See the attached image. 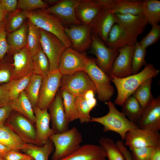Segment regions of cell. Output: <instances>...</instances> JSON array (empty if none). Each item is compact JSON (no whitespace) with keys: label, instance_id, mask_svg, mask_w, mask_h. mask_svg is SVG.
I'll return each instance as SVG.
<instances>
[{"label":"cell","instance_id":"6da1fadb","mask_svg":"<svg viewBox=\"0 0 160 160\" xmlns=\"http://www.w3.org/2000/svg\"><path fill=\"white\" fill-rule=\"evenodd\" d=\"M159 72V70L155 68L153 64L149 63L142 71L135 74L121 78L109 77L117 90L118 94L114 104L121 106L126 100L143 82L156 76Z\"/></svg>","mask_w":160,"mask_h":160},{"label":"cell","instance_id":"7a4b0ae2","mask_svg":"<svg viewBox=\"0 0 160 160\" xmlns=\"http://www.w3.org/2000/svg\"><path fill=\"white\" fill-rule=\"evenodd\" d=\"M109 109L105 116L98 117H91L90 122L100 124L103 126L105 132L111 131L119 134L124 140L126 133L130 130L138 127L137 125L129 120L121 112L115 107L111 101L106 103Z\"/></svg>","mask_w":160,"mask_h":160},{"label":"cell","instance_id":"3957f363","mask_svg":"<svg viewBox=\"0 0 160 160\" xmlns=\"http://www.w3.org/2000/svg\"><path fill=\"white\" fill-rule=\"evenodd\" d=\"M27 19L39 28L56 36L67 48L71 47V42L65 32V28L57 16L44 9L27 11Z\"/></svg>","mask_w":160,"mask_h":160},{"label":"cell","instance_id":"277c9868","mask_svg":"<svg viewBox=\"0 0 160 160\" xmlns=\"http://www.w3.org/2000/svg\"><path fill=\"white\" fill-rule=\"evenodd\" d=\"M49 139L55 148L52 160H59L69 155L81 146L83 141L81 134L75 127L62 133H54Z\"/></svg>","mask_w":160,"mask_h":160},{"label":"cell","instance_id":"5b68a950","mask_svg":"<svg viewBox=\"0 0 160 160\" xmlns=\"http://www.w3.org/2000/svg\"><path fill=\"white\" fill-rule=\"evenodd\" d=\"M84 71L93 83L98 100L104 102L109 101L114 94V88L110 77L98 66L95 58H89Z\"/></svg>","mask_w":160,"mask_h":160},{"label":"cell","instance_id":"8992f818","mask_svg":"<svg viewBox=\"0 0 160 160\" xmlns=\"http://www.w3.org/2000/svg\"><path fill=\"white\" fill-rule=\"evenodd\" d=\"M41 47L47 57L50 65V71L58 70L61 56L67 48L57 36L39 28Z\"/></svg>","mask_w":160,"mask_h":160},{"label":"cell","instance_id":"52a82bcc","mask_svg":"<svg viewBox=\"0 0 160 160\" xmlns=\"http://www.w3.org/2000/svg\"><path fill=\"white\" fill-rule=\"evenodd\" d=\"M60 90H65L76 97L92 90L97 93L95 87L88 74L84 71L62 76L60 82Z\"/></svg>","mask_w":160,"mask_h":160},{"label":"cell","instance_id":"ba28073f","mask_svg":"<svg viewBox=\"0 0 160 160\" xmlns=\"http://www.w3.org/2000/svg\"><path fill=\"white\" fill-rule=\"evenodd\" d=\"M124 145L130 149L145 147H160L159 131L138 127L132 129L126 133Z\"/></svg>","mask_w":160,"mask_h":160},{"label":"cell","instance_id":"9c48e42d","mask_svg":"<svg viewBox=\"0 0 160 160\" xmlns=\"http://www.w3.org/2000/svg\"><path fill=\"white\" fill-rule=\"evenodd\" d=\"M4 124L26 143L39 146L33 123L22 115L17 112L12 113Z\"/></svg>","mask_w":160,"mask_h":160},{"label":"cell","instance_id":"30bf717a","mask_svg":"<svg viewBox=\"0 0 160 160\" xmlns=\"http://www.w3.org/2000/svg\"><path fill=\"white\" fill-rule=\"evenodd\" d=\"M91 53L96 57L98 66L109 76L113 62L119 54L118 49L108 47L99 38L92 34Z\"/></svg>","mask_w":160,"mask_h":160},{"label":"cell","instance_id":"8fae6325","mask_svg":"<svg viewBox=\"0 0 160 160\" xmlns=\"http://www.w3.org/2000/svg\"><path fill=\"white\" fill-rule=\"evenodd\" d=\"M62 76L58 69L49 71L43 77L37 106L41 109H48L58 91Z\"/></svg>","mask_w":160,"mask_h":160},{"label":"cell","instance_id":"7c38bea8","mask_svg":"<svg viewBox=\"0 0 160 160\" xmlns=\"http://www.w3.org/2000/svg\"><path fill=\"white\" fill-rule=\"evenodd\" d=\"M88 58L84 53L67 47L61 56L58 69L62 76L84 71Z\"/></svg>","mask_w":160,"mask_h":160},{"label":"cell","instance_id":"4fadbf2b","mask_svg":"<svg viewBox=\"0 0 160 160\" xmlns=\"http://www.w3.org/2000/svg\"><path fill=\"white\" fill-rule=\"evenodd\" d=\"M65 31L74 49L82 52L90 48L92 41L91 24L71 25L65 28Z\"/></svg>","mask_w":160,"mask_h":160},{"label":"cell","instance_id":"5bb4252c","mask_svg":"<svg viewBox=\"0 0 160 160\" xmlns=\"http://www.w3.org/2000/svg\"><path fill=\"white\" fill-rule=\"evenodd\" d=\"M134 46L127 45L118 49L119 54L113 62L109 77L121 78L133 74L132 61Z\"/></svg>","mask_w":160,"mask_h":160},{"label":"cell","instance_id":"9a60e30c","mask_svg":"<svg viewBox=\"0 0 160 160\" xmlns=\"http://www.w3.org/2000/svg\"><path fill=\"white\" fill-rule=\"evenodd\" d=\"M48 109L51 121L52 129L55 133H62L69 129L70 122L64 111L60 90H58Z\"/></svg>","mask_w":160,"mask_h":160},{"label":"cell","instance_id":"2e32d148","mask_svg":"<svg viewBox=\"0 0 160 160\" xmlns=\"http://www.w3.org/2000/svg\"><path fill=\"white\" fill-rule=\"evenodd\" d=\"M136 125L141 129L160 130V96L154 98L144 108Z\"/></svg>","mask_w":160,"mask_h":160},{"label":"cell","instance_id":"e0dca14e","mask_svg":"<svg viewBox=\"0 0 160 160\" xmlns=\"http://www.w3.org/2000/svg\"><path fill=\"white\" fill-rule=\"evenodd\" d=\"M80 0H61L54 5L44 9L57 16L61 22L71 25L82 24L78 20L75 9Z\"/></svg>","mask_w":160,"mask_h":160},{"label":"cell","instance_id":"ac0fdd59","mask_svg":"<svg viewBox=\"0 0 160 160\" xmlns=\"http://www.w3.org/2000/svg\"><path fill=\"white\" fill-rule=\"evenodd\" d=\"M103 8L113 14L139 15L142 13V1L96 0Z\"/></svg>","mask_w":160,"mask_h":160},{"label":"cell","instance_id":"d6986e66","mask_svg":"<svg viewBox=\"0 0 160 160\" xmlns=\"http://www.w3.org/2000/svg\"><path fill=\"white\" fill-rule=\"evenodd\" d=\"M13 59L10 80L18 79L33 73L32 57L26 46L15 53Z\"/></svg>","mask_w":160,"mask_h":160},{"label":"cell","instance_id":"ffe728a7","mask_svg":"<svg viewBox=\"0 0 160 160\" xmlns=\"http://www.w3.org/2000/svg\"><path fill=\"white\" fill-rule=\"evenodd\" d=\"M115 23L114 14L109 9L103 8L90 24L92 34L99 38L105 44L109 33Z\"/></svg>","mask_w":160,"mask_h":160},{"label":"cell","instance_id":"44dd1931","mask_svg":"<svg viewBox=\"0 0 160 160\" xmlns=\"http://www.w3.org/2000/svg\"><path fill=\"white\" fill-rule=\"evenodd\" d=\"M116 23L137 38L142 33L148 23L143 15L113 14Z\"/></svg>","mask_w":160,"mask_h":160},{"label":"cell","instance_id":"7402d4cb","mask_svg":"<svg viewBox=\"0 0 160 160\" xmlns=\"http://www.w3.org/2000/svg\"><path fill=\"white\" fill-rule=\"evenodd\" d=\"M33 109L35 117L36 140L39 146H41L55 132L49 126L50 118L48 109H41L36 106Z\"/></svg>","mask_w":160,"mask_h":160},{"label":"cell","instance_id":"603a6c76","mask_svg":"<svg viewBox=\"0 0 160 160\" xmlns=\"http://www.w3.org/2000/svg\"><path fill=\"white\" fill-rule=\"evenodd\" d=\"M95 93L89 90L76 97L75 106L78 119L81 124L90 122V111L95 106L97 101L95 98Z\"/></svg>","mask_w":160,"mask_h":160},{"label":"cell","instance_id":"cb8c5ba5","mask_svg":"<svg viewBox=\"0 0 160 160\" xmlns=\"http://www.w3.org/2000/svg\"><path fill=\"white\" fill-rule=\"evenodd\" d=\"M137 41L136 38L116 23L112 27L105 44L110 48L119 49L125 46H134Z\"/></svg>","mask_w":160,"mask_h":160},{"label":"cell","instance_id":"d4e9b609","mask_svg":"<svg viewBox=\"0 0 160 160\" xmlns=\"http://www.w3.org/2000/svg\"><path fill=\"white\" fill-rule=\"evenodd\" d=\"M106 157L105 152L100 146L86 144L59 160H105Z\"/></svg>","mask_w":160,"mask_h":160},{"label":"cell","instance_id":"484cf974","mask_svg":"<svg viewBox=\"0 0 160 160\" xmlns=\"http://www.w3.org/2000/svg\"><path fill=\"white\" fill-rule=\"evenodd\" d=\"M103 8L96 0H80L75 9V14L83 24H90Z\"/></svg>","mask_w":160,"mask_h":160},{"label":"cell","instance_id":"4316f807","mask_svg":"<svg viewBox=\"0 0 160 160\" xmlns=\"http://www.w3.org/2000/svg\"><path fill=\"white\" fill-rule=\"evenodd\" d=\"M28 31L27 21L19 29L7 33V38L9 47L7 53L11 55L26 46Z\"/></svg>","mask_w":160,"mask_h":160},{"label":"cell","instance_id":"83f0119b","mask_svg":"<svg viewBox=\"0 0 160 160\" xmlns=\"http://www.w3.org/2000/svg\"><path fill=\"white\" fill-rule=\"evenodd\" d=\"M9 104L14 111L35 123V117L33 108L25 91L22 92L17 99L10 100Z\"/></svg>","mask_w":160,"mask_h":160},{"label":"cell","instance_id":"f1b7e54d","mask_svg":"<svg viewBox=\"0 0 160 160\" xmlns=\"http://www.w3.org/2000/svg\"><path fill=\"white\" fill-rule=\"evenodd\" d=\"M0 143L11 150H22L26 143L5 124L0 125Z\"/></svg>","mask_w":160,"mask_h":160},{"label":"cell","instance_id":"f546056e","mask_svg":"<svg viewBox=\"0 0 160 160\" xmlns=\"http://www.w3.org/2000/svg\"><path fill=\"white\" fill-rule=\"evenodd\" d=\"M54 149L53 143L49 139L41 146L27 143L22 151L24 153L31 156L34 160H48L49 155Z\"/></svg>","mask_w":160,"mask_h":160},{"label":"cell","instance_id":"4dcf8cb0","mask_svg":"<svg viewBox=\"0 0 160 160\" xmlns=\"http://www.w3.org/2000/svg\"><path fill=\"white\" fill-rule=\"evenodd\" d=\"M121 106V112L129 120L136 124L143 110L137 100L132 95Z\"/></svg>","mask_w":160,"mask_h":160},{"label":"cell","instance_id":"1f68e13d","mask_svg":"<svg viewBox=\"0 0 160 160\" xmlns=\"http://www.w3.org/2000/svg\"><path fill=\"white\" fill-rule=\"evenodd\" d=\"M148 23L158 24L160 21V1L157 0L142 1V13Z\"/></svg>","mask_w":160,"mask_h":160},{"label":"cell","instance_id":"d6a6232c","mask_svg":"<svg viewBox=\"0 0 160 160\" xmlns=\"http://www.w3.org/2000/svg\"><path fill=\"white\" fill-rule=\"evenodd\" d=\"M28 75L17 80H12L2 85L9 92L10 100L17 99L20 94L27 88L33 74Z\"/></svg>","mask_w":160,"mask_h":160},{"label":"cell","instance_id":"836d02e7","mask_svg":"<svg viewBox=\"0 0 160 160\" xmlns=\"http://www.w3.org/2000/svg\"><path fill=\"white\" fill-rule=\"evenodd\" d=\"M27 19V11L17 8L15 11L7 13L6 19V28L7 33L20 28Z\"/></svg>","mask_w":160,"mask_h":160},{"label":"cell","instance_id":"e575fe53","mask_svg":"<svg viewBox=\"0 0 160 160\" xmlns=\"http://www.w3.org/2000/svg\"><path fill=\"white\" fill-rule=\"evenodd\" d=\"M27 22L28 31L26 47L33 57L41 47L40 29L28 19Z\"/></svg>","mask_w":160,"mask_h":160},{"label":"cell","instance_id":"d590c367","mask_svg":"<svg viewBox=\"0 0 160 160\" xmlns=\"http://www.w3.org/2000/svg\"><path fill=\"white\" fill-rule=\"evenodd\" d=\"M152 78H149L143 82L132 95L143 109L154 98L151 92Z\"/></svg>","mask_w":160,"mask_h":160},{"label":"cell","instance_id":"8d00e7d4","mask_svg":"<svg viewBox=\"0 0 160 160\" xmlns=\"http://www.w3.org/2000/svg\"><path fill=\"white\" fill-rule=\"evenodd\" d=\"M34 74L44 77L50 71V65L48 58L41 46L37 52L32 57Z\"/></svg>","mask_w":160,"mask_h":160},{"label":"cell","instance_id":"74e56055","mask_svg":"<svg viewBox=\"0 0 160 160\" xmlns=\"http://www.w3.org/2000/svg\"><path fill=\"white\" fill-rule=\"evenodd\" d=\"M43 77L33 73L25 91L26 95L34 107L37 106L39 95Z\"/></svg>","mask_w":160,"mask_h":160},{"label":"cell","instance_id":"f35d334b","mask_svg":"<svg viewBox=\"0 0 160 160\" xmlns=\"http://www.w3.org/2000/svg\"><path fill=\"white\" fill-rule=\"evenodd\" d=\"M100 146L104 151L108 160H125L121 152L114 141L106 137H101L99 140Z\"/></svg>","mask_w":160,"mask_h":160},{"label":"cell","instance_id":"ab89813d","mask_svg":"<svg viewBox=\"0 0 160 160\" xmlns=\"http://www.w3.org/2000/svg\"><path fill=\"white\" fill-rule=\"evenodd\" d=\"M65 114L70 122L78 119L75 103L76 97L64 90H60Z\"/></svg>","mask_w":160,"mask_h":160},{"label":"cell","instance_id":"60d3db41","mask_svg":"<svg viewBox=\"0 0 160 160\" xmlns=\"http://www.w3.org/2000/svg\"><path fill=\"white\" fill-rule=\"evenodd\" d=\"M146 53V49L137 41L134 46L132 61V74L138 73L143 66L147 64L145 59Z\"/></svg>","mask_w":160,"mask_h":160},{"label":"cell","instance_id":"b9f144b4","mask_svg":"<svg viewBox=\"0 0 160 160\" xmlns=\"http://www.w3.org/2000/svg\"><path fill=\"white\" fill-rule=\"evenodd\" d=\"M9 55L0 61V84L8 82L11 79L13 68Z\"/></svg>","mask_w":160,"mask_h":160},{"label":"cell","instance_id":"7bdbcfd3","mask_svg":"<svg viewBox=\"0 0 160 160\" xmlns=\"http://www.w3.org/2000/svg\"><path fill=\"white\" fill-rule=\"evenodd\" d=\"M150 31L139 42L145 48L156 44L160 38V25L154 24Z\"/></svg>","mask_w":160,"mask_h":160},{"label":"cell","instance_id":"ee69618b","mask_svg":"<svg viewBox=\"0 0 160 160\" xmlns=\"http://www.w3.org/2000/svg\"><path fill=\"white\" fill-rule=\"evenodd\" d=\"M17 8L29 11L37 9H45L49 6L41 0H18Z\"/></svg>","mask_w":160,"mask_h":160},{"label":"cell","instance_id":"f6af8a7d","mask_svg":"<svg viewBox=\"0 0 160 160\" xmlns=\"http://www.w3.org/2000/svg\"><path fill=\"white\" fill-rule=\"evenodd\" d=\"M155 148L145 147L130 149L133 160H151Z\"/></svg>","mask_w":160,"mask_h":160},{"label":"cell","instance_id":"bcb514c9","mask_svg":"<svg viewBox=\"0 0 160 160\" xmlns=\"http://www.w3.org/2000/svg\"><path fill=\"white\" fill-rule=\"evenodd\" d=\"M6 19V18L0 22V61L3 59L9 50L7 38Z\"/></svg>","mask_w":160,"mask_h":160},{"label":"cell","instance_id":"7dc6e473","mask_svg":"<svg viewBox=\"0 0 160 160\" xmlns=\"http://www.w3.org/2000/svg\"><path fill=\"white\" fill-rule=\"evenodd\" d=\"M4 160H30L32 158L29 155L22 153L18 151L11 150L2 157Z\"/></svg>","mask_w":160,"mask_h":160},{"label":"cell","instance_id":"c3c4849f","mask_svg":"<svg viewBox=\"0 0 160 160\" xmlns=\"http://www.w3.org/2000/svg\"><path fill=\"white\" fill-rule=\"evenodd\" d=\"M13 111L9 104L0 108V125L5 124Z\"/></svg>","mask_w":160,"mask_h":160},{"label":"cell","instance_id":"681fc988","mask_svg":"<svg viewBox=\"0 0 160 160\" xmlns=\"http://www.w3.org/2000/svg\"><path fill=\"white\" fill-rule=\"evenodd\" d=\"M18 0H0V3L7 13L15 11L17 9Z\"/></svg>","mask_w":160,"mask_h":160},{"label":"cell","instance_id":"f907efd6","mask_svg":"<svg viewBox=\"0 0 160 160\" xmlns=\"http://www.w3.org/2000/svg\"><path fill=\"white\" fill-rule=\"evenodd\" d=\"M10 101L8 92L0 84V108L9 104Z\"/></svg>","mask_w":160,"mask_h":160},{"label":"cell","instance_id":"816d5d0a","mask_svg":"<svg viewBox=\"0 0 160 160\" xmlns=\"http://www.w3.org/2000/svg\"><path fill=\"white\" fill-rule=\"evenodd\" d=\"M116 143L124 156L125 160H133L130 151L126 147L122 141L119 140Z\"/></svg>","mask_w":160,"mask_h":160},{"label":"cell","instance_id":"f5cc1de1","mask_svg":"<svg viewBox=\"0 0 160 160\" xmlns=\"http://www.w3.org/2000/svg\"><path fill=\"white\" fill-rule=\"evenodd\" d=\"M151 160H160V147L154 148L152 153Z\"/></svg>","mask_w":160,"mask_h":160},{"label":"cell","instance_id":"db71d44e","mask_svg":"<svg viewBox=\"0 0 160 160\" xmlns=\"http://www.w3.org/2000/svg\"><path fill=\"white\" fill-rule=\"evenodd\" d=\"M11 149L9 148L0 143V157L2 158Z\"/></svg>","mask_w":160,"mask_h":160},{"label":"cell","instance_id":"11a10c76","mask_svg":"<svg viewBox=\"0 0 160 160\" xmlns=\"http://www.w3.org/2000/svg\"><path fill=\"white\" fill-rule=\"evenodd\" d=\"M7 13L0 3V22L6 18Z\"/></svg>","mask_w":160,"mask_h":160},{"label":"cell","instance_id":"9f6ffc18","mask_svg":"<svg viewBox=\"0 0 160 160\" xmlns=\"http://www.w3.org/2000/svg\"><path fill=\"white\" fill-rule=\"evenodd\" d=\"M59 0H45L44 1L48 5V4L53 5V6L57 4L59 2Z\"/></svg>","mask_w":160,"mask_h":160},{"label":"cell","instance_id":"6f0895ef","mask_svg":"<svg viewBox=\"0 0 160 160\" xmlns=\"http://www.w3.org/2000/svg\"><path fill=\"white\" fill-rule=\"evenodd\" d=\"M0 160H4L2 158L0 157Z\"/></svg>","mask_w":160,"mask_h":160},{"label":"cell","instance_id":"680465c9","mask_svg":"<svg viewBox=\"0 0 160 160\" xmlns=\"http://www.w3.org/2000/svg\"><path fill=\"white\" fill-rule=\"evenodd\" d=\"M30 160H34L32 158Z\"/></svg>","mask_w":160,"mask_h":160}]
</instances>
